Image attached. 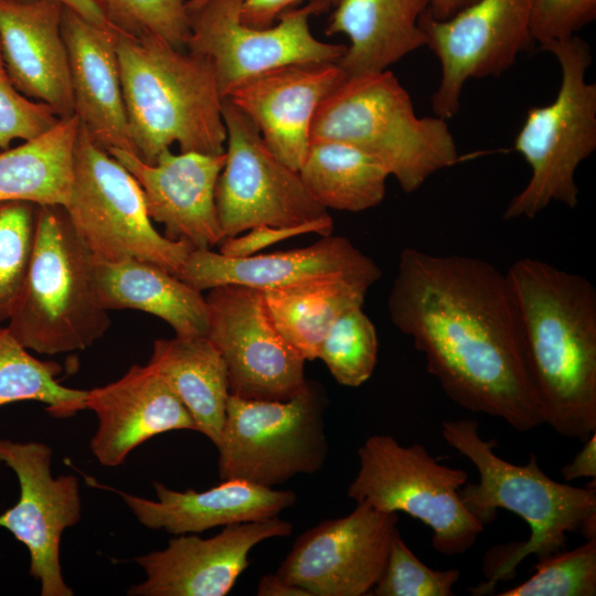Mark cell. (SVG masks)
Returning a JSON list of instances; mask_svg holds the SVG:
<instances>
[{"mask_svg":"<svg viewBox=\"0 0 596 596\" xmlns=\"http://www.w3.org/2000/svg\"><path fill=\"white\" fill-rule=\"evenodd\" d=\"M419 22L440 64L432 108L445 120L458 113L467 81L501 75L533 43L525 0H476L445 20L425 11Z\"/></svg>","mask_w":596,"mask_h":596,"instance_id":"cell-14","label":"cell"},{"mask_svg":"<svg viewBox=\"0 0 596 596\" xmlns=\"http://www.w3.org/2000/svg\"><path fill=\"white\" fill-rule=\"evenodd\" d=\"M370 287L362 281L332 279L263 291L280 334L306 361H313L334 321L362 307Z\"/></svg>","mask_w":596,"mask_h":596,"instance_id":"cell-30","label":"cell"},{"mask_svg":"<svg viewBox=\"0 0 596 596\" xmlns=\"http://www.w3.org/2000/svg\"><path fill=\"white\" fill-rule=\"evenodd\" d=\"M244 0H209L189 13L187 51L207 60L215 73L221 96L260 73L300 63H338L345 45L318 40L310 18L329 8L323 1H309L283 12L264 29L241 20Z\"/></svg>","mask_w":596,"mask_h":596,"instance_id":"cell-11","label":"cell"},{"mask_svg":"<svg viewBox=\"0 0 596 596\" xmlns=\"http://www.w3.org/2000/svg\"><path fill=\"white\" fill-rule=\"evenodd\" d=\"M79 119L60 118L42 135L0 152V202L64 206L71 195Z\"/></svg>","mask_w":596,"mask_h":596,"instance_id":"cell-28","label":"cell"},{"mask_svg":"<svg viewBox=\"0 0 596 596\" xmlns=\"http://www.w3.org/2000/svg\"><path fill=\"white\" fill-rule=\"evenodd\" d=\"M561 67L554 100L528 110L514 150L531 168L525 187L508 204L504 220L533 219L552 202L578 203L575 173L596 149V85L586 78L589 45L578 35L541 46Z\"/></svg>","mask_w":596,"mask_h":596,"instance_id":"cell-7","label":"cell"},{"mask_svg":"<svg viewBox=\"0 0 596 596\" xmlns=\"http://www.w3.org/2000/svg\"><path fill=\"white\" fill-rule=\"evenodd\" d=\"M64 7H67L100 26H111L107 20L106 12L100 0H57Z\"/></svg>","mask_w":596,"mask_h":596,"instance_id":"cell-43","label":"cell"},{"mask_svg":"<svg viewBox=\"0 0 596 596\" xmlns=\"http://www.w3.org/2000/svg\"><path fill=\"white\" fill-rule=\"evenodd\" d=\"M505 275L543 424L585 441L596 432V289L582 275L530 257Z\"/></svg>","mask_w":596,"mask_h":596,"instance_id":"cell-2","label":"cell"},{"mask_svg":"<svg viewBox=\"0 0 596 596\" xmlns=\"http://www.w3.org/2000/svg\"><path fill=\"white\" fill-rule=\"evenodd\" d=\"M326 397L317 383L287 401L230 394L217 449L222 480L238 479L267 488L320 470L327 459Z\"/></svg>","mask_w":596,"mask_h":596,"instance_id":"cell-9","label":"cell"},{"mask_svg":"<svg viewBox=\"0 0 596 596\" xmlns=\"http://www.w3.org/2000/svg\"><path fill=\"white\" fill-rule=\"evenodd\" d=\"M398 513L359 503L301 533L275 572L309 596H364L385 567Z\"/></svg>","mask_w":596,"mask_h":596,"instance_id":"cell-15","label":"cell"},{"mask_svg":"<svg viewBox=\"0 0 596 596\" xmlns=\"http://www.w3.org/2000/svg\"><path fill=\"white\" fill-rule=\"evenodd\" d=\"M312 139L341 141L375 157L406 193L458 161L446 120L418 117L389 70L347 77L319 105Z\"/></svg>","mask_w":596,"mask_h":596,"instance_id":"cell-5","label":"cell"},{"mask_svg":"<svg viewBox=\"0 0 596 596\" xmlns=\"http://www.w3.org/2000/svg\"><path fill=\"white\" fill-rule=\"evenodd\" d=\"M333 221L327 216L296 226H258L248 230L245 235L226 237L221 242L220 254L226 257H247L258 254L264 248L306 233L321 236L332 234Z\"/></svg>","mask_w":596,"mask_h":596,"instance_id":"cell-39","label":"cell"},{"mask_svg":"<svg viewBox=\"0 0 596 596\" xmlns=\"http://www.w3.org/2000/svg\"><path fill=\"white\" fill-rule=\"evenodd\" d=\"M115 33L136 156L152 164L174 143L181 152L224 153V98L211 63L156 35Z\"/></svg>","mask_w":596,"mask_h":596,"instance_id":"cell-4","label":"cell"},{"mask_svg":"<svg viewBox=\"0 0 596 596\" xmlns=\"http://www.w3.org/2000/svg\"><path fill=\"white\" fill-rule=\"evenodd\" d=\"M290 522L278 517L231 524L209 539L194 533L169 540L167 547L135 562L146 578L132 585V596H224L248 566L249 552L260 542L285 538Z\"/></svg>","mask_w":596,"mask_h":596,"instance_id":"cell-17","label":"cell"},{"mask_svg":"<svg viewBox=\"0 0 596 596\" xmlns=\"http://www.w3.org/2000/svg\"><path fill=\"white\" fill-rule=\"evenodd\" d=\"M359 469L348 487L356 504L406 513L432 530V545L446 556L477 542L485 525L462 503L464 469L438 462L425 447L402 446L390 435H372L358 449Z\"/></svg>","mask_w":596,"mask_h":596,"instance_id":"cell-8","label":"cell"},{"mask_svg":"<svg viewBox=\"0 0 596 596\" xmlns=\"http://www.w3.org/2000/svg\"><path fill=\"white\" fill-rule=\"evenodd\" d=\"M426 12L436 20H445L476 0H428Z\"/></svg>","mask_w":596,"mask_h":596,"instance_id":"cell-44","label":"cell"},{"mask_svg":"<svg viewBox=\"0 0 596 596\" xmlns=\"http://www.w3.org/2000/svg\"><path fill=\"white\" fill-rule=\"evenodd\" d=\"M347 77L338 63L289 64L240 83L225 99L255 124L280 161L299 171L319 105Z\"/></svg>","mask_w":596,"mask_h":596,"instance_id":"cell-20","label":"cell"},{"mask_svg":"<svg viewBox=\"0 0 596 596\" xmlns=\"http://www.w3.org/2000/svg\"><path fill=\"white\" fill-rule=\"evenodd\" d=\"M209 0H185L188 13L204 6ZM306 0H244L241 7V20L243 23L264 29L273 25L279 15L286 10L297 7ZM323 1L329 6H337L340 0H307Z\"/></svg>","mask_w":596,"mask_h":596,"instance_id":"cell-40","label":"cell"},{"mask_svg":"<svg viewBox=\"0 0 596 596\" xmlns=\"http://www.w3.org/2000/svg\"><path fill=\"white\" fill-rule=\"evenodd\" d=\"M141 188L151 221L166 228L170 240L187 241L194 249H212L221 244L215 191L225 163V152L206 155L163 150L150 164L135 153L109 149Z\"/></svg>","mask_w":596,"mask_h":596,"instance_id":"cell-19","label":"cell"},{"mask_svg":"<svg viewBox=\"0 0 596 596\" xmlns=\"http://www.w3.org/2000/svg\"><path fill=\"white\" fill-rule=\"evenodd\" d=\"M178 277L199 291L225 284L272 290L332 279L372 286L381 269L347 237L330 234L306 247L247 257L193 248Z\"/></svg>","mask_w":596,"mask_h":596,"instance_id":"cell-18","label":"cell"},{"mask_svg":"<svg viewBox=\"0 0 596 596\" xmlns=\"http://www.w3.org/2000/svg\"><path fill=\"white\" fill-rule=\"evenodd\" d=\"M256 594L258 596H309L306 590L287 583L276 573L260 577Z\"/></svg>","mask_w":596,"mask_h":596,"instance_id":"cell-42","label":"cell"},{"mask_svg":"<svg viewBox=\"0 0 596 596\" xmlns=\"http://www.w3.org/2000/svg\"><path fill=\"white\" fill-rule=\"evenodd\" d=\"M584 443L573 460L561 469L562 477L566 481L579 478L596 479V432Z\"/></svg>","mask_w":596,"mask_h":596,"instance_id":"cell-41","label":"cell"},{"mask_svg":"<svg viewBox=\"0 0 596 596\" xmlns=\"http://www.w3.org/2000/svg\"><path fill=\"white\" fill-rule=\"evenodd\" d=\"M206 338L219 351L230 394L287 401L307 383L304 356L276 328L264 291L225 284L209 289Z\"/></svg>","mask_w":596,"mask_h":596,"instance_id":"cell-13","label":"cell"},{"mask_svg":"<svg viewBox=\"0 0 596 596\" xmlns=\"http://www.w3.org/2000/svg\"><path fill=\"white\" fill-rule=\"evenodd\" d=\"M387 309L456 404L500 418L519 433L543 424L505 273L480 258L407 247Z\"/></svg>","mask_w":596,"mask_h":596,"instance_id":"cell-1","label":"cell"},{"mask_svg":"<svg viewBox=\"0 0 596 596\" xmlns=\"http://www.w3.org/2000/svg\"><path fill=\"white\" fill-rule=\"evenodd\" d=\"M62 34L68 56L74 114L103 149L135 153L126 115L116 33L63 7Z\"/></svg>","mask_w":596,"mask_h":596,"instance_id":"cell-23","label":"cell"},{"mask_svg":"<svg viewBox=\"0 0 596 596\" xmlns=\"http://www.w3.org/2000/svg\"><path fill=\"white\" fill-rule=\"evenodd\" d=\"M38 211L32 202H0V327L9 321L25 280Z\"/></svg>","mask_w":596,"mask_h":596,"instance_id":"cell-33","label":"cell"},{"mask_svg":"<svg viewBox=\"0 0 596 596\" xmlns=\"http://www.w3.org/2000/svg\"><path fill=\"white\" fill-rule=\"evenodd\" d=\"M85 409L97 416L91 450L106 467L121 465L153 436L171 430L198 432L185 406L149 364H134L118 380L87 391Z\"/></svg>","mask_w":596,"mask_h":596,"instance_id":"cell-21","label":"cell"},{"mask_svg":"<svg viewBox=\"0 0 596 596\" xmlns=\"http://www.w3.org/2000/svg\"><path fill=\"white\" fill-rule=\"evenodd\" d=\"M192 416L196 430L219 441L230 397L224 362L206 337L158 339L148 362Z\"/></svg>","mask_w":596,"mask_h":596,"instance_id":"cell-27","label":"cell"},{"mask_svg":"<svg viewBox=\"0 0 596 596\" xmlns=\"http://www.w3.org/2000/svg\"><path fill=\"white\" fill-rule=\"evenodd\" d=\"M109 24L134 36L156 35L183 50L189 34L185 0H100Z\"/></svg>","mask_w":596,"mask_h":596,"instance_id":"cell-35","label":"cell"},{"mask_svg":"<svg viewBox=\"0 0 596 596\" xmlns=\"http://www.w3.org/2000/svg\"><path fill=\"white\" fill-rule=\"evenodd\" d=\"M60 372V365L36 359L7 326L0 327V406L36 401L55 417H70L85 409L87 391L62 385L56 379Z\"/></svg>","mask_w":596,"mask_h":596,"instance_id":"cell-31","label":"cell"},{"mask_svg":"<svg viewBox=\"0 0 596 596\" xmlns=\"http://www.w3.org/2000/svg\"><path fill=\"white\" fill-rule=\"evenodd\" d=\"M379 353L376 329L362 307L341 315L327 332L318 351L333 379L359 387L373 374Z\"/></svg>","mask_w":596,"mask_h":596,"instance_id":"cell-32","label":"cell"},{"mask_svg":"<svg viewBox=\"0 0 596 596\" xmlns=\"http://www.w3.org/2000/svg\"><path fill=\"white\" fill-rule=\"evenodd\" d=\"M93 267L64 207L39 205L28 273L6 324L25 349L47 355L82 351L106 333L110 319Z\"/></svg>","mask_w":596,"mask_h":596,"instance_id":"cell-6","label":"cell"},{"mask_svg":"<svg viewBox=\"0 0 596 596\" xmlns=\"http://www.w3.org/2000/svg\"><path fill=\"white\" fill-rule=\"evenodd\" d=\"M57 0H0V46L8 75L25 97L58 118L74 115L68 56Z\"/></svg>","mask_w":596,"mask_h":596,"instance_id":"cell-22","label":"cell"},{"mask_svg":"<svg viewBox=\"0 0 596 596\" xmlns=\"http://www.w3.org/2000/svg\"><path fill=\"white\" fill-rule=\"evenodd\" d=\"M428 0H340L327 35L350 40L338 62L348 77L380 73L426 45L421 18Z\"/></svg>","mask_w":596,"mask_h":596,"instance_id":"cell-26","label":"cell"},{"mask_svg":"<svg viewBox=\"0 0 596 596\" xmlns=\"http://www.w3.org/2000/svg\"><path fill=\"white\" fill-rule=\"evenodd\" d=\"M94 258L134 257L178 276L193 247L160 234L150 220L140 185L79 125L71 195L63 206Z\"/></svg>","mask_w":596,"mask_h":596,"instance_id":"cell-10","label":"cell"},{"mask_svg":"<svg viewBox=\"0 0 596 596\" xmlns=\"http://www.w3.org/2000/svg\"><path fill=\"white\" fill-rule=\"evenodd\" d=\"M533 42L570 39L596 18V0H525Z\"/></svg>","mask_w":596,"mask_h":596,"instance_id":"cell-38","label":"cell"},{"mask_svg":"<svg viewBox=\"0 0 596 596\" xmlns=\"http://www.w3.org/2000/svg\"><path fill=\"white\" fill-rule=\"evenodd\" d=\"M58 117L46 104L22 95L12 84L0 46V149L14 140L33 139L51 129Z\"/></svg>","mask_w":596,"mask_h":596,"instance_id":"cell-37","label":"cell"},{"mask_svg":"<svg viewBox=\"0 0 596 596\" xmlns=\"http://www.w3.org/2000/svg\"><path fill=\"white\" fill-rule=\"evenodd\" d=\"M53 450L40 441L0 439V461L19 480L18 502L0 514L8 530L29 551L30 575L40 582L42 596H72L62 575L61 538L82 517L78 479L52 475Z\"/></svg>","mask_w":596,"mask_h":596,"instance_id":"cell-16","label":"cell"},{"mask_svg":"<svg viewBox=\"0 0 596 596\" xmlns=\"http://www.w3.org/2000/svg\"><path fill=\"white\" fill-rule=\"evenodd\" d=\"M460 577L451 568L436 571L411 551L401 536L395 534L381 577L372 589L374 596H451L453 587Z\"/></svg>","mask_w":596,"mask_h":596,"instance_id":"cell-36","label":"cell"},{"mask_svg":"<svg viewBox=\"0 0 596 596\" xmlns=\"http://www.w3.org/2000/svg\"><path fill=\"white\" fill-rule=\"evenodd\" d=\"M157 500L116 491L143 526L174 535L276 518L296 502V493L245 480L227 479L204 491L172 490L153 483Z\"/></svg>","mask_w":596,"mask_h":596,"instance_id":"cell-24","label":"cell"},{"mask_svg":"<svg viewBox=\"0 0 596 596\" xmlns=\"http://www.w3.org/2000/svg\"><path fill=\"white\" fill-rule=\"evenodd\" d=\"M535 573L498 596H594L596 595V538L573 550L539 558Z\"/></svg>","mask_w":596,"mask_h":596,"instance_id":"cell-34","label":"cell"},{"mask_svg":"<svg viewBox=\"0 0 596 596\" xmlns=\"http://www.w3.org/2000/svg\"><path fill=\"white\" fill-rule=\"evenodd\" d=\"M298 172L308 192L322 207L348 212L379 205L391 175L375 157L328 139L310 140Z\"/></svg>","mask_w":596,"mask_h":596,"instance_id":"cell-29","label":"cell"},{"mask_svg":"<svg viewBox=\"0 0 596 596\" xmlns=\"http://www.w3.org/2000/svg\"><path fill=\"white\" fill-rule=\"evenodd\" d=\"M441 435L478 470L479 481L466 482L459 490L469 512L486 525L496 519L498 509H505L531 530L528 541L487 556L488 583L473 588V595H486L498 581L514 576L517 566L529 555L543 558L564 550L568 533L579 531L586 540L596 538V479L585 488L557 482L543 472L534 454L525 465L511 464L493 451L494 440H485L472 419L444 421Z\"/></svg>","mask_w":596,"mask_h":596,"instance_id":"cell-3","label":"cell"},{"mask_svg":"<svg viewBox=\"0 0 596 596\" xmlns=\"http://www.w3.org/2000/svg\"><path fill=\"white\" fill-rule=\"evenodd\" d=\"M93 275L98 300L106 310L150 313L166 321L177 337L206 336L205 296L161 266L134 257L94 258Z\"/></svg>","mask_w":596,"mask_h":596,"instance_id":"cell-25","label":"cell"},{"mask_svg":"<svg viewBox=\"0 0 596 596\" xmlns=\"http://www.w3.org/2000/svg\"><path fill=\"white\" fill-rule=\"evenodd\" d=\"M225 163L215 203L223 240L258 226H296L329 216L298 171L266 146L255 124L223 99Z\"/></svg>","mask_w":596,"mask_h":596,"instance_id":"cell-12","label":"cell"}]
</instances>
